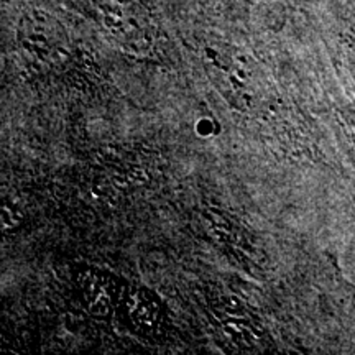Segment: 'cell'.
I'll return each instance as SVG.
<instances>
[{
    "mask_svg": "<svg viewBox=\"0 0 355 355\" xmlns=\"http://www.w3.org/2000/svg\"><path fill=\"white\" fill-rule=\"evenodd\" d=\"M128 314H130L132 322L139 327L140 331L153 332L162 321V308L150 295L144 291L132 293L128 298Z\"/></svg>",
    "mask_w": 355,
    "mask_h": 355,
    "instance_id": "obj_1",
    "label": "cell"
},
{
    "mask_svg": "<svg viewBox=\"0 0 355 355\" xmlns=\"http://www.w3.org/2000/svg\"><path fill=\"white\" fill-rule=\"evenodd\" d=\"M217 316L220 319L222 327H224L229 337H232L235 343L248 345V347L259 343V331L252 326L245 313L220 306L219 311H217Z\"/></svg>",
    "mask_w": 355,
    "mask_h": 355,
    "instance_id": "obj_2",
    "label": "cell"
}]
</instances>
